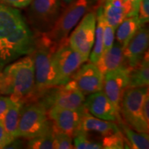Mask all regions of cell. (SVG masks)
<instances>
[{
  "mask_svg": "<svg viewBox=\"0 0 149 149\" xmlns=\"http://www.w3.org/2000/svg\"><path fill=\"white\" fill-rule=\"evenodd\" d=\"M57 47L46 33H37L35 36V48L31 55L34 61L36 102L44 91L57 86L53 61V55Z\"/></svg>",
  "mask_w": 149,
  "mask_h": 149,
  "instance_id": "2",
  "label": "cell"
},
{
  "mask_svg": "<svg viewBox=\"0 0 149 149\" xmlns=\"http://www.w3.org/2000/svg\"><path fill=\"white\" fill-rule=\"evenodd\" d=\"M63 1H64V2H66V3H69L71 2V1H73V0H63Z\"/></svg>",
  "mask_w": 149,
  "mask_h": 149,
  "instance_id": "36",
  "label": "cell"
},
{
  "mask_svg": "<svg viewBox=\"0 0 149 149\" xmlns=\"http://www.w3.org/2000/svg\"><path fill=\"white\" fill-rule=\"evenodd\" d=\"M27 146L29 148L32 149L54 148L52 128L47 133L30 139L29 142H28Z\"/></svg>",
  "mask_w": 149,
  "mask_h": 149,
  "instance_id": "25",
  "label": "cell"
},
{
  "mask_svg": "<svg viewBox=\"0 0 149 149\" xmlns=\"http://www.w3.org/2000/svg\"><path fill=\"white\" fill-rule=\"evenodd\" d=\"M48 111L52 107L79 110L84 107L85 95L70 79L65 84L57 85L44 91L37 100Z\"/></svg>",
  "mask_w": 149,
  "mask_h": 149,
  "instance_id": "4",
  "label": "cell"
},
{
  "mask_svg": "<svg viewBox=\"0 0 149 149\" xmlns=\"http://www.w3.org/2000/svg\"><path fill=\"white\" fill-rule=\"evenodd\" d=\"M95 1L73 0L70 3L68 7L60 14L53 29L46 34L53 42L59 44L68 37L70 31L77 25L86 13L90 10Z\"/></svg>",
  "mask_w": 149,
  "mask_h": 149,
  "instance_id": "7",
  "label": "cell"
},
{
  "mask_svg": "<svg viewBox=\"0 0 149 149\" xmlns=\"http://www.w3.org/2000/svg\"><path fill=\"white\" fill-rule=\"evenodd\" d=\"M86 110H72L52 107L48 110V116L56 127L70 137H74L79 130L81 119Z\"/></svg>",
  "mask_w": 149,
  "mask_h": 149,
  "instance_id": "12",
  "label": "cell"
},
{
  "mask_svg": "<svg viewBox=\"0 0 149 149\" xmlns=\"http://www.w3.org/2000/svg\"><path fill=\"white\" fill-rule=\"evenodd\" d=\"M53 122L48 120L46 109L38 102L22 106L18 124V137L30 139L51 130Z\"/></svg>",
  "mask_w": 149,
  "mask_h": 149,
  "instance_id": "3",
  "label": "cell"
},
{
  "mask_svg": "<svg viewBox=\"0 0 149 149\" xmlns=\"http://www.w3.org/2000/svg\"><path fill=\"white\" fill-rule=\"evenodd\" d=\"M120 130L115 123L94 117L86 110L81 119L79 131H82L85 133L95 132L101 134V135L104 137Z\"/></svg>",
  "mask_w": 149,
  "mask_h": 149,
  "instance_id": "18",
  "label": "cell"
},
{
  "mask_svg": "<svg viewBox=\"0 0 149 149\" xmlns=\"http://www.w3.org/2000/svg\"><path fill=\"white\" fill-rule=\"evenodd\" d=\"M121 130L125 135L126 140L129 144L130 148L148 149L149 148V140L148 133H139L132 130L127 124H125L122 120H119Z\"/></svg>",
  "mask_w": 149,
  "mask_h": 149,
  "instance_id": "24",
  "label": "cell"
},
{
  "mask_svg": "<svg viewBox=\"0 0 149 149\" xmlns=\"http://www.w3.org/2000/svg\"><path fill=\"white\" fill-rule=\"evenodd\" d=\"M148 29L141 26L123 49L126 66L132 68L142 59L148 49Z\"/></svg>",
  "mask_w": 149,
  "mask_h": 149,
  "instance_id": "16",
  "label": "cell"
},
{
  "mask_svg": "<svg viewBox=\"0 0 149 149\" xmlns=\"http://www.w3.org/2000/svg\"><path fill=\"white\" fill-rule=\"evenodd\" d=\"M29 10V17L37 33H46L53 29L60 15L59 0H33Z\"/></svg>",
  "mask_w": 149,
  "mask_h": 149,
  "instance_id": "9",
  "label": "cell"
},
{
  "mask_svg": "<svg viewBox=\"0 0 149 149\" xmlns=\"http://www.w3.org/2000/svg\"><path fill=\"white\" fill-rule=\"evenodd\" d=\"M126 142L122 133L120 130L104 136L101 144L102 148L104 149H122L125 148Z\"/></svg>",
  "mask_w": 149,
  "mask_h": 149,
  "instance_id": "27",
  "label": "cell"
},
{
  "mask_svg": "<svg viewBox=\"0 0 149 149\" xmlns=\"http://www.w3.org/2000/svg\"><path fill=\"white\" fill-rule=\"evenodd\" d=\"M52 134L53 137L54 148L57 149H71L74 148L72 145V137L67 134L59 130L53 123Z\"/></svg>",
  "mask_w": 149,
  "mask_h": 149,
  "instance_id": "26",
  "label": "cell"
},
{
  "mask_svg": "<svg viewBox=\"0 0 149 149\" xmlns=\"http://www.w3.org/2000/svg\"><path fill=\"white\" fill-rule=\"evenodd\" d=\"M96 17L97 25L95 29V46L89 57L91 63L96 64L103 53L104 46V31L105 25L103 12L102 6L100 4L97 10L96 11Z\"/></svg>",
  "mask_w": 149,
  "mask_h": 149,
  "instance_id": "23",
  "label": "cell"
},
{
  "mask_svg": "<svg viewBox=\"0 0 149 149\" xmlns=\"http://www.w3.org/2000/svg\"><path fill=\"white\" fill-rule=\"evenodd\" d=\"M0 53H1V46H0Z\"/></svg>",
  "mask_w": 149,
  "mask_h": 149,
  "instance_id": "37",
  "label": "cell"
},
{
  "mask_svg": "<svg viewBox=\"0 0 149 149\" xmlns=\"http://www.w3.org/2000/svg\"><path fill=\"white\" fill-rule=\"evenodd\" d=\"M130 68L125 65L104 74L102 91L119 112L123 94L128 88Z\"/></svg>",
  "mask_w": 149,
  "mask_h": 149,
  "instance_id": "11",
  "label": "cell"
},
{
  "mask_svg": "<svg viewBox=\"0 0 149 149\" xmlns=\"http://www.w3.org/2000/svg\"><path fill=\"white\" fill-rule=\"evenodd\" d=\"M33 0H0V2L14 8H25L30 5Z\"/></svg>",
  "mask_w": 149,
  "mask_h": 149,
  "instance_id": "32",
  "label": "cell"
},
{
  "mask_svg": "<svg viewBox=\"0 0 149 149\" xmlns=\"http://www.w3.org/2000/svg\"><path fill=\"white\" fill-rule=\"evenodd\" d=\"M115 29L114 28H113L106 22L104 31L103 53L107 52L113 46L115 39Z\"/></svg>",
  "mask_w": 149,
  "mask_h": 149,
  "instance_id": "29",
  "label": "cell"
},
{
  "mask_svg": "<svg viewBox=\"0 0 149 149\" xmlns=\"http://www.w3.org/2000/svg\"><path fill=\"white\" fill-rule=\"evenodd\" d=\"M138 18L141 25H144L149 19V0H141L139 6Z\"/></svg>",
  "mask_w": 149,
  "mask_h": 149,
  "instance_id": "30",
  "label": "cell"
},
{
  "mask_svg": "<svg viewBox=\"0 0 149 149\" xmlns=\"http://www.w3.org/2000/svg\"><path fill=\"white\" fill-rule=\"evenodd\" d=\"M96 23V12L89 11L68 38L70 46L87 59L94 44Z\"/></svg>",
  "mask_w": 149,
  "mask_h": 149,
  "instance_id": "10",
  "label": "cell"
},
{
  "mask_svg": "<svg viewBox=\"0 0 149 149\" xmlns=\"http://www.w3.org/2000/svg\"><path fill=\"white\" fill-rule=\"evenodd\" d=\"M11 102L10 97H0V122H3Z\"/></svg>",
  "mask_w": 149,
  "mask_h": 149,
  "instance_id": "31",
  "label": "cell"
},
{
  "mask_svg": "<svg viewBox=\"0 0 149 149\" xmlns=\"http://www.w3.org/2000/svg\"><path fill=\"white\" fill-rule=\"evenodd\" d=\"M148 86L127 88L121 100L120 112L128 126L139 133H148L149 124L142 114V105Z\"/></svg>",
  "mask_w": 149,
  "mask_h": 149,
  "instance_id": "5",
  "label": "cell"
},
{
  "mask_svg": "<svg viewBox=\"0 0 149 149\" xmlns=\"http://www.w3.org/2000/svg\"><path fill=\"white\" fill-rule=\"evenodd\" d=\"M87 60L88 59L70 46L68 37L59 43L53 55L57 85L65 84L68 82Z\"/></svg>",
  "mask_w": 149,
  "mask_h": 149,
  "instance_id": "8",
  "label": "cell"
},
{
  "mask_svg": "<svg viewBox=\"0 0 149 149\" xmlns=\"http://www.w3.org/2000/svg\"><path fill=\"white\" fill-rule=\"evenodd\" d=\"M84 107L97 118L111 122H118L120 120V112L117 111L102 91L90 94L85 100Z\"/></svg>",
  "mask_w": 149,
  "mask_h": 149,
  "instance_id": "15",
  "label": "cell"
},
{
  "mask_svg": "<svg viewBox=\"0 0 149 149\" xmlns=\"http://www.w3.org/2000/svg\"><path fill=\"white\" fill-rule=\"evenodd\" d=\"M26 24L17 9L0 2V39L4 38Z\"/></svg>",
  "mask_w": 149,
  "mask_h": 149,
  "instance_id": "17",
  "label": "cell"
},
{
  "mask_svg": "<svg viewBox=\"0 0 149 149\" xmlns=\"http://www.w3.org/2000/svg\"><path fill=\"white\" fill-rule=\"evenodd\" d=\"M95 64L103 74L125 66L122 46L118 42L115 43Z\"/></svg>",
  "mask_w": 149,
  "mask_h": 149,
  "instance_id": "19",
  "label": "cell"
},
{
  "mask_svg": "<svg viewBox=\"0 0 149 149\" xmlns=\"http://www.w3.org/2000/svg\"><path fill=\"white\" fill-rule=\"evenodd\" d=\"M35 44V36L26 24L19 27L8 36L0 39V66L22 55L31 54L34 51Z\"/></svg>",
  "mask_w": 149,
  "mask_h": 149,
  "instance_id": "6",
  "label": "cell"
},
{
  "mask_svg": "<svg viewBox=\"0 0 149 149\" xmlns=\"http://www.w3.org/2000/svg\"><path fill=\"white\" fill-rule=\"evenodd\" d=\"M105 22L116 30L124 19L138 15L139 6L126 0H101Z\"/></svg>",
  "mask_w": 149,
  "mask_h": 149,
  "instance_id": "13",
  "label": "cell"
},
{
  "mask_svg": "<svg viewBox=\"0 0 149 149\" xmlns=\"http://www.w3.org/2000/svg\"><path fill=\"white\" fill-rule=\"evenodd\" d=\"M10 143L11 141L7 137L6 133L5 132L3 122H0V149L6 148V147Z\"/></svg>",
  "mask_w": 149,
  "mask_h": 149,
  "instance_id": "33",
  "label": "cell"
},
{
  "mask_svg": "<svg viewBox=\"0 0 149 149\" xmlns=\"http://www.w3.org/2000/svg\"><path fill=\"white\" fill-rule=\"evenodd\" d=\"M148 52L146 51L141 60L130 68L128 88L148 86L149 84Z\"/></svg>",
  "mask_w": 149,
  "mask_h": 149,
  "instance_id": "20",
  "label": "cell"
},
{
  "mask_svg": "<svg viewBox=\"0 0 149 149\" xmlns=\"http://www.w3.org/2000/svg\"><path fill=\"white\" fill-rule=\"evenodd\" d=\"M103 79L104 74L91 62L80 67L70 78L84 95L102 91Z\"/></svg>",
  "mask_w": 149,
  "mask_h": 149,
  "instance_id": "14",
  "label": "cell"
},
{
  "mask_svg": "<svg viewBox=\"0 0 149 149\" xmlns=\"http://www.w3.org/2000/svg\"><path fill=\"white\" fill-rule=\"evenodd\" d=\"M74 148L77 149H100L101 143L95 142L88 138L87 133L79 131L74 137Z\"/></svg>",
  "mask_w": 149,
  "mask_h": 149,
  "instance_id": "28",
  "label": "cell"
},
{
  "mask_svg": "<svg viewBox=\"0 0 149 149\" xmlns=\"http://www.w3.org/2000/svg\"><path fill=\"white\" fill-rule=\"evenodd\" d=\"M23 105L24 104L21 102H14L12 100L10 107L3 118V127L7 137L10 139L11 143L18 137V124L19 120L20 112Z\"/></svg>",
  "mask_w": 149,
  "mask_h": 149,
  "instance_id": "21",
  "label": "cell"
},
{
  "mask_svg": "<svg viewBox=\"0 0 149 149\" xmlns=\"http://www.w3.org/2000/svg\"><path fill=\"white\" fill-rule=\"evenodd\" d=\"M142 114L145 121L149 124V95L148 92L145 96L142 105Z\"/></svg>",
  "mask_w": 149,
  "mask_h": 149,
  "instance_id": "34",
  "label": "cell"
},
{
  "mask_svg": "<svg viewBox=\"0 0 149 149\" xmlns=\"http://www.w3.org/2000/svg\"><path fill=\"white\" fill-rule=\"evenodd\" d=\"M141 26L144 25L141 24L138 16L128 17L121 22L117 28L116 38L123 49Z\"/></svg>",
  "mask_w": 149,
  "mask_h": 149,
  "instance_id": "22",
  "label": "cell"
},
{
  "mask_svg": "<svg viewBox=\"0 0 149 149\" xmlns=\"http://www.w3.org/2000/svg\"><path fill=\"white\" fill-rule=\"evenodd\" d=\"M0 94L13 101L26 104L36 102L34 61L31 54L0 70Z\"/></svg>",
  "mask_w": 149,
  "mask_h": 149,
  "instance_id": "1",
  "label": "cell"
},
{
  "mask_svg": "<svg viewBox=\"0 0 149 149\" xmlns=\"http://www.w3.org/2000/svg\"><path fill=\"white\" fill-rule=\"evenodd\" d=\"M126 1H130V2L133 3V4H135V5L139 6V3H140L141 0H126Z\"/></svg>",
  "mask_w": 149,
  "mask_h": 149,
  "instance_id": "35",
  "label": "cell"
}]
</instances>
